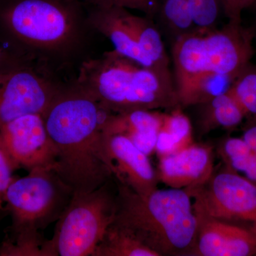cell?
I'll return each instance as SVG.
<instances>
[{"label":"cell","instance_id":"cell-1","mask_svg":"<svg viewBox=\"0 0 256 256\" xmlns=\"http://www.w3.org/2000/svg\"><path fill=\"white\" fill-rule=\"evenodd\" d=\"M102 36L78 0H0V44L36 68L75 78Z\"/></svg>","mask_w":256,"mask_h":256},{"label":"cell","instance_id":"cell-2","mask_svg":"<svg viewBox=\"0 0 256 256\" xmlns=\"http://www.w3.org/2000/svg\"><path fill=\"white\" fill-rule=\"evenodd\" d=\"M114 114L75 78L42 114L56 152L54 170L74 193L94 191L114 178L105 132Z\"/></svg>","mask_w":256,"mask_h":256},{"label":"cell","instance_id":"cell-3","mask_svg":"<svg viewBox=\"0 0 256 256\" xmlns=\"http://www.w3.org/2000/svg\"><path fill=\"white\" fill-rule=\"evenodd\" d=\"M116 182L114 225L160 256L191 252L198 222L188 190L158 188L140 194L116 180Z\"/></svg>","mask_w":256,"mask_h":256},{"label":"cell","instance_id":"cell-4","mask_svg":"<svg viewBox=\"0 0 256 256\" xmlns=\"http://www.w3.org/2000/svg\"><path fill=\"white\" fill-rule=\"evenodd\" d=\"M75 80L114 114L180 107L170 70L146 68L114 50L82 64Z\"/></svg>","mask_w":256,"mask_h":256},{"label":"cell","instance_id":"cell-5","mask_svg":"<svg viewBox=\"0 0 256 256\" xmlns=\"http://www.w3.org/2000/svg\"><path fill=\"white\" fill-rule=\"evenodd\" d=\"M73 194L54 169L32 170L13 178L5 196L12 240L3 242L0 256H54L42 233L60 220Z\"/></svg>","mask_w":256,"mask_h":256},{"label":"cell","instance_id":"cell-6","mask_svg":"<svg viewBox=\"0 0 256 256\" xmlns=\"http://www.w3.org/2000/svg\"><path fill=\"white\" fill-rule=\"evenodd\" d=\"M254 41L252 28L230 22L220 30H197L178 37L172 52L175 85L205 73L236 78L254 56Z\"/></svg>","mask_w":256,"mask_h":256},{"label":"cell","instance_id":"cell-7","mask_svg":"<svg viewBox=\"0 0 256 256\" xmlns=\"http://www.w3.org/2000/svg\"><path fill=\"white\" fill-rule=\"evenodd\" d=\"M116 194L114 178L94 191L74 193L50 239L54 256H94L114 222Z\"/></svg>","mask_w":256,"mask_h":256},{"label":"cell","instance_id":"cell-8","mask_svg":"<svg viewBox=\"0 0 256 256\" xmlns=\"http://www.w3.org/2000/svg\"><path fill=\"white\" fill-rule=\"evenodd\" d=\"M186 190L197 214L228 223L245 222L256 232V182L227 166Z\"/></svg>","mask_w":256,"mask_h":256},{"label":"cell","instance_id":"cell-9","mask_svg":"<svg viewBox=\"0 0 256 256\" xmlns=\"http://www.w3.org/2000/svg\"><path fill=\"white\" fill-rule=\"evenodd\" d=\"M70 79L33 66L0 74V127L28 114H43Z\"/></svg>","mask_w":256,"mask_h":256},{"label":"cell","instance_id":"cell-10","mask_svg":"<svg viewBox=\"0 0 256 256\" xmlns=\"http://www.w3.org/2000/svg\"><path fill=\"white\" fill-rule=\"evenodd\" d=\"M0 150L13 171L54 169L55 146L42 114H28L0 127Z\"/></svg>","mask_w":256,"mask_h":256},{"label":"cell","instance_id":"cell-11","mask_svg":"<svg viewBox=\"0 0 256 256\" xmlns=\"http://www.w3.org/2000/svg\"><path fill=\"white\" fill-rule=\"evenodd\" d=\"M196 216L198 228L192 256L256 255V232L250 227Z\"/></svg>","mask_w":256,"mask_h":256},{"label":"cell","instance_id":"cell-12","mask_svg":"<svg viewBox=\"0 0 256 256\" xmlns=\"http://www.w3.org/2000/svg\"><path fill=\"white\" fill-rule=\"evenodd\" d=\"M106 134L114 178L140 194H146L158 188L159 180L149 156L126 136Z\"/></svg>","mask_w":256,"mask_h":256},{"label":"cell","instance_id":"cell-13","mask_svg":"<svg viewBox=\"0 0 256 256\" xmlns=\"http://www.w3.org/2000/svg\"><path fill=\"white\" fill-rule=\"evenodd\" d=\"M158 180L170 188H194L214 172L212 148L194 142L176 152L158 156Z\"/></svg>","mask_w":256,"mask_h":256},{"label":"cell","instance_id":"cell-14","mask_svg":"<svg viewBox=\"0 0 256 256\" xmlns=\"http://www.w3.org/2000/svg\"><path fill=\"white\" fill-rule=\"evenodd\" d=\"M85 5L89 22L101 36L110 42L114 50L142 66L156 68L142 53L128 24L126 18L127 9Z\"/></svg>","mask_w":256,"mask_h":256},{"label":"cell","instance_id":"cell-15","mask_svg":"<svg viewBox=\"0 0 256 256\" xmlns=\"http://www.w3.org/2000/svg\"><path fill=\"white\" fill-rule=\"evenodd\" d=\"M164 116L158 110H134L114 114L106 126L105 132L126 136L150 156L156 151V139Z\"/></svg>","mask_w":256,"mask_h":256},{"label":"cell","instance_id":"cell-16","mask_svg":"<svg viewBox=\"0 0 256 256\" xmlns=\"http://www.w3.org/2000/svg\"><path fill=\"white\" fill-rule=\"evenodd\" d=\"M236 78L216 73L198 74L176 84L180 107L202 106L228 92Z\"/></svg>","mask_w":256,"mask_h":256},{"label":"cell","instance_id":"cell-17","mask_svg":"<svg viewBox=\"0 0 256 256\" xmlns=\"http://www.w3.org/2000/svg\"><path fill=\"white\" fill-rule=\"evenodd\" d=\"M126 18L136 37L142 53L156 68L170 70V60L165 50L159 30L152 18L131 13L128 10Z\"/></svg>","mask_w":256,"mask_h":256},{"label":"cell","instance_id":"cell-18","mask_svg":"<svg viewBox=\"0 0 256 256\" xmlns=\"http://www.w3.org/2000/svg\"><path fill=\"white\" fill-rule=\"evenodd\" d=\"M193 143L191 122L180 107L164 114L154 151L158 156L176 152Z\"/></svg>","mask_w":256,"mask_h":256},{"label":"cell","instance_id":"cell-19","mask_svg":"<svg viewBox=\"0 0 256 256\" xmlns=\"http://www.w3.org/2000/svg\"><path fill=\"white\" fill-rule=\"evenodd\" d=\"M202 106V124L204 130L236 128L246 118L245 111L230 90Z\"/></svg>","mask_w":256,"mask_h":256},{"label":"cell","instance_id":"cell-20","mask_svg":"<svg viewBox=\"0 0 256 256\" xmlns=\"http://www.w3.org/2000/svg\"><path fill=\"white\" fill-rule=\"evenodd\" d=\"M92 256H160L112 223Z\"/></svg>","mask_w":256,"mask_h":256},{"label":"cell","instance_id":"cell-21","mask_svg":"<svg viewBox=\"0 0 256 256\" xmlns=\"http://www.w3.org/2000/svg\"><path fill=\"white\" fill-rule=\"evenodd\" d=\"M156 15L175 40L198 30L186 0H161Z\"/></svg>","mask_w":256,"mask_h":256},{"label":"cell","instance_id":"cell-22","mask_svg":"<svg viewBox=\"0 0 256 256\" xmlns=\"http://www.w3.org/2000/svg\"><path fill=\"white\" fill-rule=\"evenodd\" d=\"M228 168L256 182V154L242 138H228L222 148Z\"/></svg>","mask_w":256,"mask_h":256},{"label":"cell","instance_id":"cell-23","mask_svg":"<svg viewBox=\"0 0 256 256\" xmlns=\"http://www.w3.org/2000/svg\"><path fill=\"white\" fill-rule=\"evenodd\" d=\"M246 114H256V64H248L229 89Z\"/></svg>","mask_w":256,"mask_h":256},{"label":"cell","instance_id":"cell-24","mask_svg":"<svg viewBox=\"0 0 256 256\" xmlns=\"http://www.w3.org/2000/svg\"><path fill=\"white\" fill-rule=\"evenodd\" d=\"M197 28L208 31L216 28L222 10L220 0H186Z\"/></svg>","mask_w":256,"mask_h":256},{"label":"cell","instance_id":"cell-25","mask_svg":"<svg viewBox=\"0 0 256 256\" xmlns=\"http://www.w3.org/2000/svg\"><path fill=\"white\" fill-rule=\"evenodd\" d=\"M84 4L100 8H121L142 12L146 18L156 16L161 0H78Z\"/></svg>","mask_w":256,"mask_h":256},{"label":"cell","instance_id":"cell-26","mask_svg":"<svg viewBox=\"0 0 256 256\" xmlns=\"http://www.w3.org/2000/svg\"><path fill=\"white\" fill-rule=\"evenodd\" d=\"M28 66L33 65L15 55L2 45L0 44V74Z\"/></svg>","mask_w":256,"mask_h":256},{"label":"cell","instance_id":"cell-27","mask_svg":"<svg viewBox=\"0 0 256 256\" xmlns=\"http://www.w3.org/2000/svg\"><path fill=\"white\" fill-rule=\"evenodd\" d=\"M13 170L4 153L0 150V212L5 203V196L12 181Z\"/></svg>","mask_w":256,"mask_h":256},{"label":"cell","instance_id":"cell-28","mask_svg":"<svg viewBox=\"0 0 256 256\" xmlns=\"http://www.w3.org/2000/svg\"><path fill=\"white\" fill-rule=\"evenodd\" d=\"M222 10L228 22L242 23V12L244 0H220Z\"/></svg>","mask_w":256,"mask_h":256},{"label":"cell","instance_id":"cell-29","mask_svg":"<svg viewBox=\"0 0 256 256\" xmlns=\"http://www.w3.org/2000/svg\"><path fill=\"white\" fill-rule=\"evenodd\" d=\"M246 118L249 120L244 129L242 139L256 154V114Z\"/></svg>","mask_w":256,"mask_h":256},{"label":"cell","instance_id":"cell-30","mask_svg":"<svg viewBox=\"0 0 256 256\" xmlns=\"http://www.w3.org/2000/svg\"><path fill=\"white\" fill-rule=\"evenodd\" d=\"M256 4V0H244V10L249 9L252 8Z\"/></svg>","mask_w":256,"mask_h":256},{"label":"cell","instance_id":"cell-31","mask_svg":"<svg viewBox=\"0 0 256 256\" xmlns=\"http://www.w3.org/2000/svg\"><path fill=\"white\" fill-rule=\"evenodd\" d=\"M255 5H254V6H255ZM252 28V34H254V40H256V18L255 23H254V26H252V28Z\"/></svg>","mask_w":256,"mask_h":256}]
</instances>
